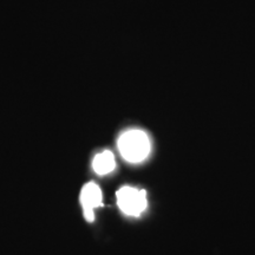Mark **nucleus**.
Wrapping results in <instances>:
<instances>
[{
	"label": "nucleus",
	"mask_w": 255,
	"mask_h": 255,
	"mask_svg": "<svg viewBox=\"0 0 255 255\" xmlns=\"http://www.w3.org/2000/svg\"><path fill=\"white\" fill-rule=\"evenodd\" d=\"M122 157L130 163L144 161L150 154V138L143 130L131 129L123 132L117 142Z\"/></svg>",
	"instance_id": "nucleus-1"
},
{
	"label": "nucleus",
	"mask_w": 255,
	"mask_h": 255,
	"mask_svg": "<svg viewBox=\"0 0 255 255\" xmlns=\"http://www.w3.org/2000/svg\"><path fill=\"white\" fill-rule=\"evenodd\" d=\"M116 197L120 209L128 216H139L148 205L145 190L133 187H122L117 190Z\"/></svg>",
	"instance_id": "nucleus-2"
},
{
	"label": "nucleus",
	"mask_w": 255,
	"mask_h": 255,
	"mask_svg": "<svg viewBox=\"0 0 255 255\" xmlns=\"http://www.w3.org/2000/svg\"><path fill=\"white\" fill-rule=\"evenodd\" d=\"M79 202L82 205L85 220L88 222H94L95 209L103 206V195L100 186L95 182L84 184L79 195Z\"/></svg>",
	"instance_id": "nucleus-3"
},
{
	"label": "nucleus",
	"mask_w": 255,
	"mask_h": 255,
	"mask_svg": "<svg viewBox=\"0 0 255 255\" xmlns=\"http://www.w3.org/2000/svg\"><path fill=\"white\" fill-rule=\"evenodd\" d=\"M116 167V161H115V156L111 151L105 150L95 156L94 161H92V168H94L95 173L98 175H107L111 173Z\"/></svg>",
	"instance_id": "nucleus-4"
}]
</instances>
